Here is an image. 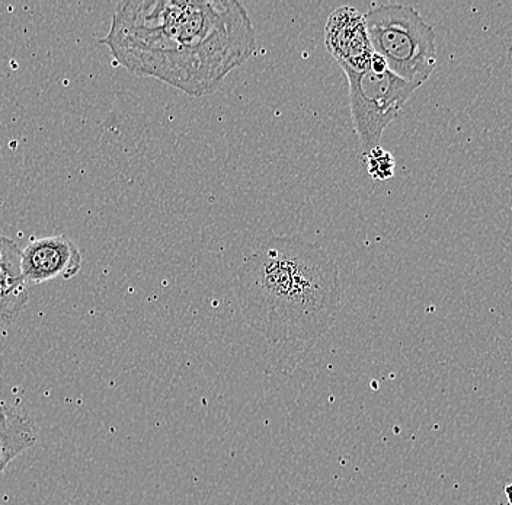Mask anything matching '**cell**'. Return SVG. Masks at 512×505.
Returning a JSON list of instances; mask_svg holds the SVG:
<instances>
[{"instance_id":"cell-11","label":"cell","mask_w":512,"mask_h":505,"mask_svg":"<svg viewBox=\"0 0 512 505\" xmlns=\"http://www.w3.org/2000/svg\"><path fill=\"white\" fill-rule=\"evenodd\" d=\"M505 494H507L508 504L512 505V484L505 487Z\"/></svg>"},{"instance_id":"cell-10","label":"cell","mask_w":512,"mask_h":505,"mask_svg":"<svg viewBox=\"0 0 512 505\" xmlns=\"http://www.w3.org/2000/svg\"><path fill=\"white\" fill-rule=\"evenodd\" d=\"M367 163V172L373 180L386 181L395 175L396 163L393 156L382 146L364 155Z\"/></svg>"},{"instance_id":"cell-1","label":"cell","mask_w":512,"mask_h":505,"mask_svg":"<svg viewBox=\"0 0 512 505\" xmlns=\"http://www.w3.org/2000/svg\"><path fill=\"white\" fill-rule=\"evenodd\" d=\"M101 43L128 72L201 98L248 62L256 33L238 0H127Z\"/></svg>"},{"instance_id":"cell-6","label":"cell","mask_w":512,"mask_h":505,"mask_svg":"<svg viewBox=\"0 0 512 505\" xmlns=\"http://www.w3.org/2000/svg\"><path fill=\"white\" fill-rule=\"evenodd\" d=\"M325 44L342 69L364 70L373 60L364 15L351 6H341L329 15Z\"/></svg>"},{"instance_id":"cell-4","label":"cell","mask_w":512,"mask_h":505,"mask_svg":"<svg viewBox=\"0 0 512 505\" xmlns=\"http://www.w3.org/2000/svg\"><path fill=\"white\" fill-rule=\"evenodd\" d=\"M350 85L352 126L363 156L380 147L384 130L392 124L416 89L415 83L400 79L374 54L364 70L342 69Z\"/></svg>"},{"instance_id":"cell-5","label":"cell","mask_w":512,"mask_h":505,"mask_svg":"<svg viewBox=\"0 0 512 505\" xmlns=\"http://www.w3.org/2000/svg\"><path fill=\"white\" fill-rule=\"evenodd\" d=\"M82 254L75 242L64 235L35 239L22 251L21 276L28 287L78 276Z\"/></svg>"},{"instance_id":"cell-8","label":"cell","mask_w":512,"mask_h":505,"mask_svg":"<svg viewBox=\"0 0 512 505\" xmlns=\"http://www.w3.org/2000/svg\"><path fill=\"white\" fill-rule=\"evenodd\" d=\"M30 287L22 278L0 277V322L12 324L30 299Z\"/></svg>"},{"instance_id":"cell-7","label":"cell","mask_w":512,"mask_h":505,"mask_svg":"<svg viewBox=\"0 0 512 505\" xmlns=\"http://www.w3.org/2000/svg\"><path fill=\"white\" fill-rule=\"evenodd\" d=\"M37 443V430L24 415L0 407V475L9 463Z\"/></svg>"},{"instance_id":"cell-2","label":"cell","mask_w":512,"mask_h":505,"mask_svg":"<svg viewBox=\"0 0 512 505\" xmlns=\"http://www.w3.org/2000/svg\"><path fill=\"white\" fill-rule=\"evenodd\" d=\"M233 293L251 328L272 343L316 340L341 309L334 258L302 236H274L240 264Z\"/></svg>"},{"instance_id":"cell-3","label":"cell","mask_w":512,"mask_h":505,"mask_svg":"<svg viewBox=\"0 0 512 505\" xmlns=\"http://www.w3.org/2000/svg\"><path fill=\"white\" fill-rule=\"evenodd\" d=\"M371 49L400 79L422 86L437 66L434 28L415 8L387 3L364 15Z\"/></svg>"},{"instance_id":"cell-9","label":"cell","mask_w":512,"mask_h":505,"mask_svg":"<svg viewBox=\"0 0 512 505\" xmlns=\"http://www.w3.org/2000/svg\"><path fill=\"white\" fill-rule=\"evenodd\" d=\"M22 251L12 239L0 233V277L22 278L21 276Z\"/></svg>"}]
</instances>
